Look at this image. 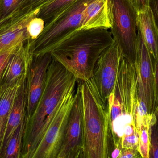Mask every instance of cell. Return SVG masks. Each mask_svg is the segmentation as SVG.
<instances>
[{"instance_id":"26","label":"cell","mask_w":158,"mask_h":158,"mask_svg":"<svg viewBox=\"0 0 158 158\" xmlns=\"http://www.w3.org/2000/svg\"><path fill=\"white\" fill-rule=\"evenodd\" d=\"M141 158L137 149L130 148H121L120 154L118 158Z\"/></svg>"},{"instance_id":"9","label":"cell","mask_w":158,"mask_h":158,"mask_svg":"<svg viewBox=\"0 0 158 158\" xmlns=\"http://www.w3.org/2000/svg\"><path fill=\"white\" fill-rule=\"evenodd\" d=\"M122 55L114 41L99 58L92 75L86 82L99 100L108 107V99L115 85Z\"/></svg>"},{"instance_id":"13","label":"cell","mask_w":158,"mask_h":158,"mask_svg":"<svg viewBox=\"0 0 158 158\" xmlns=\"http://www.w3.org/2000/svg\"><path fill=\"white\" fill-rule=\"evenodd\" d=\"M32 58L27 40L18 46L10 58L2 74L1 85H11L26 78Z\"/></svg>"},{"instance_id":"23","label":"cell","mask_w":158,"mask_h":158,"mask_svg":"<svg viewBox=\"0 0 158 158\" xmlns=\"http://www.w3.org/2000/svg\"><path fill=\"white\" fill-rule=\"evenodd\" d=\"M150 135V158H158V131L157 123L152 126Z\"/></svg>"},{"instance_id":"19","label":"cell","mask_w":158,"mask_h":158,"mask_svg":"<svg viewBox=\"0 0 158 158\" xmlns=\"http://www.w3.org/2000/svg\"><path fill=\"white\" fill-rule=\"evenodd\" d=\"M76 0H54L41 7L37 16L44 20L45 24L64 10Z\"/></svg>"},{"instance_id":"21","label":"cell","mask_w":158,"mask_h":158,"mask_svg":"<svg viewBox=\"0 0 158 158\" xmlns=\"http://www.w3.org/2000/svg\"><path fill=\"white\" fill-rule=\"evenodd\" d=\"M28 0H0V22L23 10Z\"/></svg>"},{"instance_id":"20","label":"cell","mask_w":158,"mask_h":158,"mask_svg":"<svg viewBox=\"0 0 158 158\" xmlns=\"http://www.w3.org/2000/svg\"><path fill=\"white\" fill-rule=\"evenodd\" d=\"M138 144L139 135L135 120L125 127L120 138V148L138 150Z\"/></svg>"},{"instance_id":"12","label":"cell","mask_w":158,"mask_h":158,"mask_svg":"<svg viewBox=\"0 0 158 158\" xmlns=\"http://www.w3.org/2000/svg\"><path fill=\"white\" fill-rule=\"evenodd\" d=\"M39 9L22 10L0 22V53L4 50L29 40L27 25L37 15Z\"/></svg>"},{"instance_id":"15","label":"cell","mask_w":158,"mask_h":158,"mask_svg":"<svg viewBox=\"0 0 158 158\" xmlns=\"http://www.w3.org/2000/svg\"><path fill=\"white\" fill-rule=\"evenodd\" d=\"M137 28L150 53L158 60V29L157 23L150 7L137 12Z\"/></svg>"},{"instance_id":"7","label":"cell","mask_w":158,"mask_h":158,"mask_svg":"<svg viewBox=\"0 0 158 158\" xmlns=\"http://www.w3.org/2000/svg\"><path fill=\"white\" fill-rule=\"evenodd\" d=\"M75 87L60 101L30 158H57L62 145L71 110L76 99Z\"/></svg>"},{"instance_id":"8","label":"cell","mask_w":158,"mask_h":158,"mask_svg":"<svg viewBox=\"0 0 158 158\" xmlns=\"http://www.w3.org/2000/svg\"><path fill=\"white\" fill-rule=\"evenodd\" d=\"M136 65L138 96L148 114H158V60H155L146 47L137 28Z\"/></svg>"},{"instance_id":"6","label":"cell","mask_w":158,"mask_h":158,"mask_svg":"<svg viewBox=\"0 0 158 158\" xmlns=\"http://www.w3.org/2000/svg\"><path fill=\"white\" fill-rule=\"evenodd\" d=\"M93 0H76L72 5L45 24L43 31L35 40H28L32 56L50 52L56 44L76 31L82 13Z\"/></svg>"},{"instance_id":"16","label":"cell","mask_w":158,"mask_h":158,"mask_svg":"<svg viewBox=\"0 0 158 158\" xmlns=\"http://www.w3.org/2000/svg\"><path fill=\"white\" fill-rule=\"evenodd\" d=\"M26 79L23 82L19 89L16 98L13 105L8 119L7 127L0 153V158H2L6 146L16 128L21 122L25 119L26 106Z\"/></svg>"},{"instance_id":"24","label":"cell","mask_w":158,"mask_h":158,"mask_svg":"<svg viewBox=\"0 0 158 158\" xmlns=\"http://www.w3.org/2000/svg\"><path fill=\"white\" fill-rule=\"evenodd\" d=\"M21 43L8 48L0 53V75L2 74V72L5 69L11 56L14 53L17 47Z\"/></svg>"},{"instance_id":"4","label":"cell","mask_w":158,"mask_h":158,"mask_svg":"<svg viewBox=\"0 0 158 158\" xmlns=\"http://www.w3.org/2000/svg\"><path fill=\"white\" fill-rule=\"evenodd\" d=\"M136 65L122 56L110 103V137L114 149L120 147V140L126 125L135 121L138 100Z\"/></svg>"},{"instance_id":"30","label":"cell","mask_w":158,"mask_h":158,"mask_svg":"<svg viewBox=\"0 0 158 158\" xmlns=\"http://www.w3.org/2000/svg\"><path fill=\"white\" fill-rule=\"evenodd\" d=\"M1 75H0V86L1 85Z\"/></svg>"},{"instance_id":"28","label":"cell","mask_w":158,"mask_h":158,"mask_svg":"<svg viewBox=\"0 0 158 158\" xmlns=\"http://www.w3.org/2000/svg\"><path fill=\"white\" fill-rule=\"evenodd\" d=\"M149 7L152 11L157 23L158 19V0H149Z\"/></svg>"},{"instance_id":"5","label":"cell","mask_w":158,"mask_h":158,"mask_svg":"<svg viewBox=\"0 0 158 158\" xmlns=\"http://www.w3.org/2000/svg\"><path fill=\"white\" fill-rule=\"evenodd\" d=\"M111 34L122 56L132 64L137 60V12L131 0H108Z\"/></svg>"},{"instance_id":"11","label":"cell","mask_w":158,"mask_h":158,"mask_svg":"<svg viewBox=\"0 0 158 158\" xmlns=\"http://www.w3.org/2000/svg\"><path fill=\"white\" fill-rule=\"evenodd\" d=\"M50 52L33 56L29 64L26 82V126L42 95L46 82L48 67L51 61ZM25 126V127H26Z\"/></svg>"},{"instance_id":"18","label":"cell","mask_w":158,"mask_h":158,"mask_svg":"<svg viewBox=\"0 0 158 158\" xmlns=\"http://www.w3.org/2000/svg\"><path fill=\"white\" fill-rule=\"evenodd\" d=\"M25 126L24 119L12 135L5 148L2 158H21Z\"/></svg>"},{"instance_id":"10","label":"cell","mask_w":158,"mask_h":158,"mask_svg":"<svg viewBox=\"0 0 158 158\" xmlns=\"http://www.w3.org/2000/svg\"><path fill=\"white\" fill-rule=\"evenodd\" d=\"M83 100L80 86L70 113L62 145L57 158H83Z\"/></svg>"},{"instance_id":"29","label":"cell","mask_w":158,"mask_h":158,"mask_svg":"<svg viewBox=\"0 0 158 158\" xmlns=\"http://www.w3.org/2000/svg\"><path fill=\"white\" fill-rule=\"evenodd\" d=\"M120 151H121V148H115L113 149V151L111 152V153L110 157L113 158H118L119 154L120 153Z\"/></svg>"},{"instance_id":"3","label":"cell","mask_w":158,"mask_h":158,"mask_svg":"<svg viewBox=\"0 0 158 158\" xmlns=\"http://www.w3.org/2000/svg\"><path fill=\"white\" fill-rule=\"evenodd\" d=\"M77 81L83 100V158H110V103L105 107L86 81Z\"/></svg>"},{"instance_id":"27","label":"cell","mask_w":158,"mask_h":158,"mask_svg":"<svg viewBox=\"0 0 158 158\" xmlns=\"http://www.w3.org/2000/svg\"><path fill=\"white\" fill-rule=\"evenodd\" d=\"M149 2V0H134L132 2L137 12H139L148 8Z\"/></svg>"},{"instance_id":"14","label":"cell","mask_w":158,"mask_h":158,"mask_svg":"<svg viewBox=\"0 0 158 158\" xmlns=\"http://www.w3.org/2000/svg\"><path fill=\"white\" fill-rule=\"evenodd\" d=\"M108 0H93L86 6L82 13L77 30L94 28H110Z\"/></svg>"},{"instance_id":"2","label":"cell","mask_w":158,"mask_h":158,"mask_svg":"<svg viewBox=\"0 0 158 158\" xmlns=\"http://www.w3.org/2000/svg\"><path fill=\"white\" fill-rule=\"evenodd\" d=\"M77 82L72 73L52 57L42 95L25 128L21 158H31L58 103Z\"/></svg>"},{"instance_id":"1","label":"cell","mask_w":158,"mask_h":158,"mask_svg":"<svg viewBox=\"0 0 158 158\" xmlns=\"http://www.w3.org/2000/svg\"><path fill=\"white\" fill-rule=\"evenodd\" d=\"M113 42L108 29H82L56 44L50 52L78 80L86 81L101 54Z\"/></svg>"},{"instance_id":"17","label":"cell","mask_w":158,"mask_h":158,"mask_svg":"<svg viewBox=\"0 0 158 158\" xmlns=\"http://www.w3.org/2000/svg\"><path fill=\"white\" fill-rule=\"evenodd\" d=\"M26 79L13 85H1L0 86V153L13 105L19 89Z\"/></svg>"},{"instance_id":"25","label":"cell","mask_w":158,"mask_h":158,"mask_svg":"<svg viewBox=\"0 0 158 158\" xmlns=\"http://www.w3.org/2000/svg\"><path fill=\"white\" fill-rule=\"evenodd\" d=\"M54 0H28L23 10H35L50 3Z\"/></svg>"},{"instance_id":"22","label":"cell","mask_w":158,"mask_h":158,"mask_svg":"<svg viewBox=\"0 0 158 158\" xmlns=\"http://www.w3.org/2000/svg\"><path fill=\"white\" fill-rule=\"evenodd\" d=\"M45 25L44 20L37 16L29 22L27 29L30 40L34 41L36 39L43 31Z\"/></svg>"}]
</instances>
